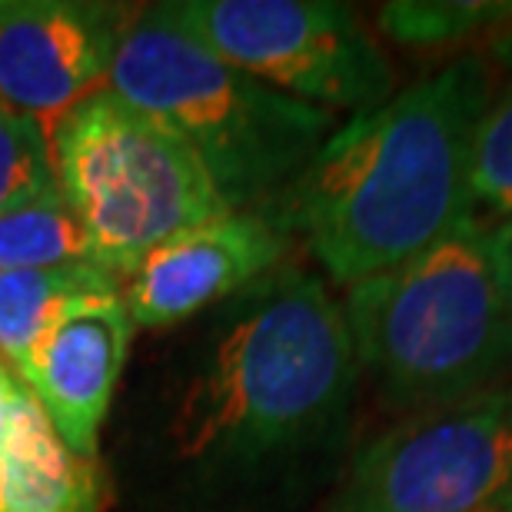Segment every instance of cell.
Returning a JSON list of instances; mask_svg holds the SVG:
<instances>
[{
    "instance_id": "obj_1",
    "label": "cell",
    "mask_w": 512,
    "mask_h": 512,
    "mask_svg": "<svg viewBox=\"0 0 512 512\" xmlns=\"http://www.w3.org/2000/svg\"><path fill=\"white\" fill-rule=\"evenodd\" d=\"M496 87L493 60L469 50L350 117L280 197L260 210L300 237L336 283L356 286L476 220V130Z\"/></svg>"
},
{
    "instance_id": "obj_2",
    "label": "cell",
    "mask_w": 512,
    "mask_h": 512,
    "mask_svg": "<svg viewBox=\"0 0 512 512\" xmlns=\"http://www.w3.org/2000/svg\"><path fill=\"white\" fill-rule=\"evenodd\" d=\"M356 383L350 326L330 290L296 270L263 276L183 386L173 456L220 483H270L340 446Z\"/></svg>"
},
{
    "instance_id": "obj_3",
    "label": "cell",
    "mask_w": 512,
    "mask_h": 512,
    "mask_svg": "<svg viewBox=\"0 0 512 512\" xmlns=\"http://www.w3.org/2000/svg\"><path fill=\"white\" fill-rule=\"evenodd\" d=\"M343 316L360 376L406 413L463 403L512 380V320L479 220L350 286Z\"/></svg>"
},
{
    "instance_id": "obj_4",
    "label": "cell",
    "mask_w": 512,
    "mask_h": 512,
    "mask_svg": "<svg viewBox=\"0 0 512 512\" xmlns=\"http://www.w3.org/2000/svg\"><path fill=\"white\" fill-rule=\"evenodd\" d=\"M110 94L167 127L233 213H260L340 127V117L266 87L147 7L117 50Z\"/></svg>"
},
{
    "instance_id": "obj_5",
    "label": "cell",
    "mask_w": 512,
    "mask_h": 512,
    "mask_svg": "<svg viewBox=\"0 0 512 512\" xmlns=\"http://www.w3.org/2000/svg\"><path fill=\"white\" fill-rule=\"evenodd\" d=\"M50 160L90 263L120 283L163 240L233 213L193 150L110 90L60 120Z\"/></svg>"
},
{
    "instance_id": "obj_6",
    "label": "cell",
    "mask_w": 512,
    "mask_h": 512,
    "mask_svg": "<svg viewBox=\"0 0 512 512\" xmlns=\"http://www.w3.org/2000/svg\"><path fill=\"white\" fill-rule=\"evenodd\" d=\"M173 27L266 87L326 114H366L396 94L389 57L353 7L330 0H173Z\"/></svg>"
},
{
    "instance_id": "obj_7",
    "label": "cell",
    "mask_w": 512,
    "mask_h": 512,
    "mask_svg": "<svg viewBox=\"0 0 512 512\" xmlns=\"http://www.w3.org/2000/svg\"><path fill=\"white\" fill-rule=\"evenodd\" d=\"M512 486V386L409 413L356 453L330 512H493Z\"/></svg>"
},
{
    "instance_id": "obj_8",
    "label": "cell",
    "mask_w": 512,
    "mask_h": 512,
    "mask_svg": "<svg viewBox=\"0 0 512 512\" xmlns=\"http://www.w3.org/2000/svg\"><path fill=\"white\" fill-rule=\"evenodd\" d=\"M137 7L100 0H0V107L47 137L110 87Z\"/></svg>"
},
{
    "instance_id": "obj_9",
    "label": "cell",
    "mask_w": 512,
    "mask_h": 512,
    "mask_svg": "<svg viewBox=\"0 0 512 512\" xmlns=\"http://www.w3.org/2000/svg\"><path fill=\"white\" fill-rule=\"evenodd\" d=\"M283 253L286 237L263 213H227L150 250L120 296L133 326L163 330L263 280Z\"/></svg>"
},
{
    "instance_id": "obj_10",
    "label": "cell",
    "mask_w": 512,
    "mask_h": 512,
    "mask_svg": "<svg viewBox=\"0 0 512 512\" xmlns=\"http://www.w3.org/2000/svg\"><path fill=\"white\" fill-rule=\"evenodd\" d=\"M133 320L124 296L110 293L80 303L50 330L20 373L50 426L70 453L94 459L130 353Z\"/></svg>"
},
{
    "instance_id": "obj_11",
    "label": "cell",
    "mask_w": 512,
    "mask_h": 512,
    "mask_svg": "<svg viewBox=\"0 0 512 512\" xmlns=\"http://www.w3.org/2000/svg\"><path fill=\"white\" fill-rule=\"evenodd\" d=\"M0 512H100L94 459L60 443L34 393L14 380L0 453Z\"/></svg>"
},
{
    "instance_id": "obj_12",
    "label": "cell",
    "mask_w": 512,
    "mask_h": 512,
    "mask_svg": "<svg viewBox=\"0 0 512 512\" xmlns=\"http://www.w3.org/2000/svg\"><path fill=\"white\" fill-rule=\"evenodd\" d=\"M114 273L94 263L0 273V363L20 380L40 340L80 303L120 293Z\"/></svg>"
},
{
    "instance_id": "obj_13",
    "label": "cell",
    "mask_w": 512,
    "mask_h": 512,
    "mask_svg": "<svg viewBox=\"0 0 512 512\" xmlns=\"http://www.w3.org/2000/svg\"><path fill=\"white\" fill-rule=\"evenodd\" d=\"M90 263L87 233L54 183L20 207L0 213V273Z\"/></svg>"
},
{
    "instance_id": "obj_14",
    "label": "cell",
    "mask_w": 512,
    "mask_h": 512,
    "mask_svg": "<svg viewBox=\"0 0 512 512\" xmlns=\"http://www.w3.org/2000/svg\"><path fill=\"white\" fill-rule=\"evenodd\" d=\"M496 87L476 130L473 200L499 223L512 220V30L489 40Z\"/></svg>"
},
{
    "instance_id": "obj_15",
    "label": "cell",
    "mask_w": 512,
    "mask_h": 512,
    "mask_svg": "<svg viewBox=\"0 0 512 512\" xmlns=\"http://www.w3.org/2000/svg\"><path fill=\"white\" fill-rule=\"evenodd\" d=\"M380 27L403 47H449L512 30V0H396L380 10Z\"/></svg>"
},
{
    "instance_id": "obj_16",
    "label": "cell",
    "mask_w": 512,
    "mask_h": 512,
    "mask_svg": "<svg viewBox=\"0 0 512 512\" xmlns=\"http://www.w3.org/2000/svg\"><path fill=\"white\" fill-rule=\"evenodd\" d=\"M54 183L47 130L0 107V213L20 207Z\"/></svg>"
},
{
    "instance_id": "obj_17",
    "label": "cell",
    "mask_w": 512,
    "mask_h": 512,
    "mask_svg": "<svg viewBox=\"0 0 512 512\" xmlns=\"http://www.w3.org/2000/svg\"><path fill=\"white\" fill-rule=\"evenodd\" d=\"M489 247H493L499 290H503V300L512 320V220H503L496 230H489Z\"/></svg>"
},
{
    "instance_id": "obj_18",
    "label": "cell",
    "mask_w": 512,
    "mask_h": 512,
    "mask_svg": "<svg viewBox=\"0 0 512 512\" xmlns=\"http://www.w3.org/2000/svg\"><path fill=\"white\" fill-rule=\"evenodd\" d=\"M17 376L0 363V453H4V439H7V406H10V389H14Z\"/></svg>"
},
{
    "instance_id": "obj_19",
    "label": "cell",
    "mask_w": 512,
    "mask_h": 512,
    "mask_svg": "<svg viewBox=\"0 0 512 512\" xmlns=\"http://www.w3.org/2000/svg\"><path fill=\"white\" fill-rule=\"evenodd\" d=\"M493 512H512V486H509L506 493H503V499H499Z\"/></svg>"
}]
</instances>
